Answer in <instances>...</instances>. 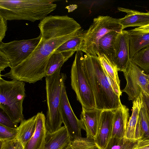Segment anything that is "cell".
Segmentation results:
<instances>
[{
    "label": "cell",
    "instance_id": "6da1fadb",
    "mask_svg": "<svg viewBox=\"0 0 149 149\" xmlns=\"http://www.w3.org/2000/svg\"><path fill=\"white\" fill-rule=\"evenodd\" d=\"M82 32L45 40L42 38L35 50L24 61L1 77L29 84L41 80L46 77V69L51 54L66 41L81 36Z\"/></svg>",
    "mask_w": 149,
    "mask_h": 149
},
{
    "label": "cell",
    "instance_id": "7a4b0ae2",
    "mask_svg": "<svg viewBox=\"0 0 149 149\" xmlns=\"http://www.w3.org/2000/svg\"><path fill=\"white\" fill-rule=\"evenodd\" d=\"M84 62L85 74L94 97L96 109L115 110L122 104L97 55L86 54Z\"/></svg>",
    "mask_w": 149,
    "mask_h": 149
},
{
    "label": "cell",
    "instance_id": "3957f363",
    "mask_svg": "<svg viewBox=\"0 0 149 149\" xmlns=\"http://www.w3.org/2000/svg\"><path fill=\"white\" fill-rule=\"evenodd\" d=\"M56 1L0 0V15L7 20H41L56 9Z\"/></svg>",
    "mask_w": 149,
    "mask_h": 149
},
{
    "label": "cell",
    "instance_id": "277c9868",
    "mask_svg": "<svg viewBox=\"0 0 149 149\" xmlns=\"http://www.w3.org/2000/svg\"><path fill=\"white\" fill-rule=\"evenodd\" d=\"M58 69L53 74L45 77V89L47 106L45 121L47 131L52 133L61 127L63 123L60 111L62 88L66 78V74Z\"/></svg>",
    "mask_w": 149,
    "mask_h": 149
},
{
    "label": "cell",
    "instance_id": "5b68a950",
    "mask_svg": "<svg viewBox=\"0 0 149 149\" xmlns=\"http://www.w3.org/2000/svg\"><path fill=\"white\" fill-rule=\"evenodd\" d=\"M24 82L4 80L0 77V108L18 124L24 119L23 103L26 96Z\"/></svg>",
    "mask_w": 149,
    "mask_h": 149
},
{
    "label": "cell",
    "instance_id": "8992f818",
    "mask_svg": "<svg viewBox=\"0 0 149 149\" xmlns=\"http://www.w3.org/2000/svg\"><path fill=\"white\" fill-rule=\"evenodd\" d=\"M123 30L118 19L108 16L94 18L89 28L82 36L84 45L81 50L86 54L97 55L99 40L106 33L112 31L120 33Z\"/></svg>",
    "mask_w": 149,
    "mask_h": 149
},
{
    "label": "cell",
    "instance_id": "52a82bcc",
    "mask_svg": "<svg viewBox=\"0 0 149 149\" xmlns=\"http://www.w3.org/2000/svg\"><path fill=\"white\" fill-rule=\"evenodd\" d=\"M83 54L76 52L71 72V85L77 100L82 107L89 109L96 108L93 93L86 76Z\"/></svg>",
    "mask_w": 149,
    "mask_h": 149
},
{
    "label": "cell",
    "instance_id": "ba28073f",
    "mask_svg": "<svg viewBox=\"0 0 149 149\" xmlns=\"http://www.w3.org/2000/svg\"><path fill=\"white\" fill-rule=\"evenodd\" d=\"M38 27L45 40L83 32L80 25L67 15L47 16L41 20Z\"/></svg>",
    "mask_w": 149,
    "mask_h": 149
},
{
    "label": "cell",
    "instance_id": "9c48e42d",
    "mask_svg": "<svg viewBox=\"0 0 149 149\" xmlns=\"http://www.w3.org/2000/svg\"><path fill=\"white\" fill-rule=\"evenodd\" d=\"M42 39L40 34L37 37L28 40H14L0 43V51L10 61V68H14L26 59L35 50Z\"/></svg>",
    "mask_w": 149,
    "mask_h": 149
},
{
    "label": "cell",
    "instance_id": "30bf717a",
    "mask_svg": "<svg viewBox=\"0 0 149 149\" xmlns=\"http://www.w3.org/2000/svg\"><path fill=\"white\" fill-rule=\"evenodd\" d=\"M123 72L127 84L121 91L127 93L129 100L133 101L139 97L142 92L149 96L147 88L149 81L144 70L140 69L131 60L126 70Z\"/></svg>",
    "mask_w": 149,
    "mask_h": 149
},
{
    "label": "cell",
    "instance_id": "8fae6325",
    "mask_svg": "<svg viewBox=\"0 0 149 149\" xmlns=\"http://www.w3.org/2000/svg\"><path fill=\"white\" fill-rule=\"evenodd\" d=\"M60 111L63 123L71 140L81 136L82 130L85 128L81 120L74 114L69 103L64 84L62 91Z\"/></svg>",
    "mask_w": 149,
    "mask_h": 149
},
{
    "label": "cell",
    "instance_id": "7c38bea8",
    "mask_svg": "<svg viewBox=\"0 0 149 149\" xmlns=\"http://www.w3.org/2000/svg\"><path fill=\"white\" fill-rule=\"evenodd\" d=\"M116 55L114 61L118 71L124 72L131 60L130 55L129 33L123 30L118 36L116 45Z\"/></svg>",
    "mask_w": 149,
    "mask_h": 149
},
{
    "label": "cell",
    "instance_id": "4fadbf2b",
    "mask_svg": "<svg viewBox=\"0 0 149 149\" xmlns=\"http://www.w3.org/2000/svg\"><path fill=\"white\" fill-rule=\"evenodd\" d=\"M114 111L102 110L95 138L98 149H105L112 137Z\"/></svg>",
    "mask_w": 149,
    "mask_h": 149
},
{
    "label": "cell",
    "instance_id": "5bb4252c",
    "mask_svg": "<svg viewBox=\"0 0 149 149\" xmlns=\"http://www.w3.org/2000/svg\"><path fill=\"white\" fill-rule=\"evenodd\" d=\"M133 101L132 113L127 124L125 137L132 140H141L143 136L139 117L142 101L141 95Z\"/></svg>",
    "mask_w": 149,
    "mask_h": 149
},
{
    "label": "cell",
    "instance_id": "9a60e30c",
    "mask_svg": "<svg viewBox=\"0 0 149 149\" xmlns=\"http://www.w3.org/2000/svg\"><path fill=\"white\" fill-rule=\"evenodd\" d=\"M36 115L35 131L24 149H44L47 132L45 126L46 118L42 111L38 113Z\"/></svg>",
    "mask_w": 149,
    "mask_h": 149
},
{
    "label": "cell",
    "instance_id": "2e32d148",
    "mask_svg": "<svg viewBox=\"0 0 149 149\" xmlns=\"http://www.w3.org/2000/svg\"><path fill=\"white\" fill-rule=\"evenodd\" d=\"M120 11L127 13L124 17L118 19V22L124 30L130 26L142 27L149 24V12H141L122 7H118Z\"/></svg>",
    "mask_w": 149,
    "mask_h": 149
},
{
    "label": "cell",
    "instance_id": "e0dca14e",
    "mask_svg": "<svg viewBox=\"0 0 149 149\" xmlns=\"http://www.w3.org/2000/svg\"><path fill=\"white\" fill-rule=\"evenodd\" d=\"M102 111L96 108L89 109L82 107L80 120L85 128L86 136L95 138Z\"/></svg>",
    "mask_w": 149,
    "mask_h": 149
},
{
    "label": "cell",
    "instance_id": "ac0fdd59",
    "mask_svg": "<svg viewBox=\"0 0 149 149\" xmlns=\"http://www.w3.org/2000/svg\"><path fill=\"white\" fill-rule=\"evenodd\" d=\"M129 117V109L125 105L114 110L111 137H125Z\"/></svg>",
    "mask_w": 149,
    "mask_h": 149
},
{
    "label": "cell",
    "instance_id": "d6986e66",
    "mask_svg": "<svg viewBox=\"0 0 149 149\" xmlns=\"http://www.w3.org/2000/svg\"><path fill=\"white\" fill-rule=\"evenodd\" d=\"M71 141L64 126L54 132L47 131L44 149H62Z\"/></svg>",
    "mask_w": 149,
    "mask_h": 149
},
{
    "label": "cell",
    "instance_id": "ffe728a7",
    "mask_svg": "<svg viewBox=\"0 0 149 149\" xmlns=\"http://www.w3.org/2000/svg\"><path fill=\"white\" fill-rule=\"evenodd\" d=\"M120 33L116 31H111L101 38L98 41V53L97 56L104 54L114 63L116 55V41Z\"/></svg>",
    "mask_w": 149,
    "mask_h": 149
},
{
    "label": "cell",
    "instance_id": "44dd1931",
    "mask_svg": "<svg viewBox=\"0 0 149 149\" xmlns=\"http://www.w3.org/2000/svg\"><path fill=\"white\" fill-rule=\"evenodd\" d=\"M97 56L107 75L114 91L120 97L122 92L120 89V81L116 65L104 54H102Z\"/></svg>",
    "mask_w": 149,
    "mask_h": 149
},
{
    "label": "cell",
    "instance_id": "7402d4cb",
    "mask_svg": "<svg viewBox=\"0 0 149 149\" xmlns=\"http://www.w3.org/2000/svg\"><path fill=\"white\" fill-rule=\"evenodd\" d=\"M129 33L130 55L131 60L138 52L149 46V32H137L132 30Z\"/></svg>",
    "mask_w": 149,
    "mask_h": 149
},
{
    "label": "cell",
    "instance_id": "603a6c76",
    "mask_svg": "<svg viewBox=\"0 0 149 149\" xmlns=\"http://www.w3.org/2000/svg\"><path fill=\"white\" fill-rule=\"evenodd\" d=\"M36 120V115L27 120H24L17 128L16 139L24 147L31 137L35 131Z\"/></svg>",
    "mask_w": 149,
    "mask_h": 149
},
{
    "label": "cell",
    "instance_id": "cb8c5ba5",
    "mask_svg": "<svg viewBox=\"0 0 149 149\" xmlns=\"http://www.w3.org/2000/svg\"><path fill=\"white\" fill-rule=\"evenodd\" d=\"M62 52L55 51L50 55L46 69V76L51 75L61 67L68 59Z\"/></svg>",
    "mask_w": 149,
    "mask_h": 149
},
{
    "label": "cell",
    "instance_id": "d4e9b609",
    "mask_svg": "<svg viewBox=\"0 0 149 149\" xmlns=\"http://www.w3.org/2000/svg\"><path fill=\"white\" fill-rule=\"evenodd\" d=\"M140 140L111 137L105 149H135Z\"/></svg>",
    "mask_w": 149,
    "mask_h": 149
},
{
    "label": "cell",
    "instance_id": "484cf974",
    "mask_svg": "<svg viewBox=\"0 0 149 149\" xmlns=\"http://www.w3.org/2000/svg\"><path fill=\"white\" fill-rule=\"evenodd\" d=\"M83 45L84 39L82 35L66 41L56 51L74 54L76 51H81Z\"/></svg>",
    "mask_w": 149,
    "mask_h": 149
},
{
    "label": "cell",
    "instance_id": "4316f807",
    "mask_svg": "<svg viewBox=\"0 0 149 149\" xmlns=\"http://www.w3.org/2000/svg\"><path fill=\"white\" fill-rule=\"evenodd\" d=\"M139 117L143 136L140 140L149 139V113L142 99Z\"/></svg>",
    "mask_w": 149,
    "mask_h": 149
},
{
    "label": "cell",
    "instance_id": "83f0119b",
    "mask_svg": "<svg viewBox=\"0 0 149 149\" xmlns=\"http://www.w3.org/2000/svg\"><path fill=\"white\" fill-rule=\"evenodd\" d=\"M71 144L74 149H98L95 138L91 136L77 137L71 140Z\"/></svg>",
    "mask_w": 149,
    "mask_h": 149
},
{
    "label": "cell",
    "instance_id": "f1b7e54d",
    "mask_svg": "<svg viewBox=\"0 0 149 149\" xmlns=\"http://www.w3.org/2000/svg\"><path fill=\"white\" fill-rule=\"evenodd\" d=\"M131 60L146 72L149 71V46L138 52Z\"/></svg>",
    "mask_w": 149,
    "mask_h": 149
},
{
    "label": "cell",
    "instance_id": "f546056e",
    "mask_svg": "<svg viewBox=\"0 0 149 149\" xmlns=\"http://www.w3.org/2000/svg\"><path fill=\"white\" fill-rule=\"evenodd\" d=\"M17 134V128H12L0 124V140H9L16 139Z\"/></svg>",
    "mask_w": 149,
    "mask_h": 149
},
{
    "label": "cell",
    "instance_id": "4dcf8cb0",
    "mask_svg": "<svg viewBox=\"0 0 149 149\" xmlns=\"http://www.w3.org/2000/svg\"><path fill=\"white\" fill-rule=\"evenodd\" d=\"M0 124L13 128H17L18 127V124L13 122L8 114L1 108Z\"/></svg>",
    "mask_w": 149,
    "mask_h": 149
},
{
    "label": "cell",
    "instance_id": "1f68e13d",
    "mask_svg": "<svg viewBox=\"0 0 149 149\" xmlns=\"http://www.w3.org/2000/svg\"><path fill=\"white\" fill-rule=\"evenodd\" d=\"M17 139L0 140V149H16Z\"/></svg>",
    "mask_w": 149,
    "mask_h": 149
},
{
    "label": "cell",
    "instance_id": "d6a6232c",
    "mask_svg": "<svg viewBox=\"0 0 149 149\" xmlns=\"http://www.w3.org/2000/svg\"><path fill=\"white\" fill-rule=\"evenodd\" d=\"M7 20L0 15V43L5 37L7 30Z\"/></svg>",
    "mask_w": 149,
    "mask_h": 149
},
{
    "label": "cell",
    "instance_id": "836d02e7",
    "mask_svg": "<svg viewBox=\"0 0 149 149\" xmlns=\"http://www.w3.org/2000/svg\"><path fill=\"white\" fill-rule=\"evenodd\" d=\"M9 67L10 64L9 60L6 55L0 51V72L4 70L5 69Z\"/></svg>",
    "mask_w": 149,
    "mask_h": 149
},
{
    "label": "cell",
    "instance_id": "e575fe53",
    "mask_svg": "<svg viewBox=\"0 0 149 149\" xmlns=\"http://www.w3.org/2000/svg\"><path fill=\"white\" fill-rule=\"evenodd\" d=\"M135 149H149V139L140 140Z\"/></svg>",
    "mask_w": 149,
    "mask_h": 149
},
{
    "label": "cell",
    "instance_id": "d590c367",
    "mask_svg": "<svg viewBox=\"0 0 149 149\" xmlns=\"http://www.w3.org/2000/svg\"><path fill=\"white\" fill-rule=\"evenodd\" d=\"M141 95L149 113V96L143 92L141 93Z\"/></svg>",
    "mask_w": 149,
    "mask_h": 149
},
{
    "label": "cell",
    "instance_id": "8d00e7d4",
    "mask_svg": "<svg viewBox=\"0 0 149 149\" xmlns=\"http://www.w3.org/2000/svg\"><path fill=\"white\" fill-rule=\"evenodd\" d=\"M137 32H149V24L141 27H139L132 30Z\"/></svg>",
    "mask_w": 149,
    "mask_h": 149
},
{
    "label": "cell",
    "instance_id": "74e56055",
    "mask_svg": "<svg viewBox=\"0 0 149 149\" xmlns=\"http://www.w3.org/2000/svg\"><path fill=\"white\" fill-rule=\"evenodd\" d=\"M24 147L22 144L18 141H17L16 149H24Z\"/></svg>",
    "mask_w": 149,
    "mask_h": 149
},
{
    "label": "cell",
    "instance_id": "f35d334b",
    "mask_svg": "<svg viewBox=\"0 0 149 149\" xmlns=\"http://www.w3.org/2000/svg\"><path fill=\"white\" fill-rule=\"evenodd\" d=\"M62 149H74L71 145V141Z\"/></svg>",
    "mask_w": 149,
    "mask_h": 149
},
{
    "label": "cell",
    "instance_id": "ab89813d",
    "mask_svg": "<svg viewBox=\"0 0 149 149\" xmlns=\"http://www.w3.org/2000/svg\"><path fill=\"white\" fill-rule=\"evenodd\" d=\"M147 88H148V89L149 92V84L148 85Z\"/></svg>",
    "mask_w": 149,
    "mask_h": 149
},
{
    "label": "cell",
    "instance_id": "60d3db41",
    "mask_svg": "<svg viewBox=\"0 0 149 149\" xmlns=\"http://www.w3.org/2000/svg\"><path fill=\"white\" fill-rule=\"evenodd\" d=\"M147 77H148V80L149 81V74H147Z\"/></svg>",
    "mask_w": 149,
    "mask_h": 149
}]
</instances>
